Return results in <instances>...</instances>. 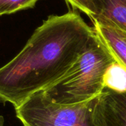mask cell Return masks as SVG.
<instances>
[{"label": "cell", "mask_w": 126, "mask_h": 126, "mask_svg": "<svg viewBox=\"0 0 126 126\" xmlns=\"http://www.w3.org/2000/svg\"><path fill=\"white\" fill-rule=\"evenodd\" d=\"M74 8L85 13L91 18L98 13L94 0H65Z\"/></svg>", "instance_id": "cell-9"}, {"label": "cell", "mask_w": 126, "mask_h": 126, "mask_svg": "<svg viewBox=\"0 0 126 126\" xmlns=\"http://www.w3.org/2000/svg\"><path fill=\"white\" fill-rule=\"evenodd\" d=\"M94 30L116 61L126 69V32L105 22L92 19Z\"/></svg>", "instance_id": "cell-5"}, {"label": "cell", "mask_w": 126, "mask_h": 126, "mask_svg": "<svg viewBox=\"0 0 126 126\" xmlns=\"http://www.w3.org/2000/svg\"><path fill=\"white\" fill-rule=\"evenodd\" d=\"M39 0H0V16L32 8Z\"/></svg>", "instance_id": "cell-8"}, {"label": "cell", "mask_w": 126, "mask_h": 126, "mask_svg": "<svg viewBox=\"0 0 126 126\" xmlns=\"http://www.w3.org/2000/svg\"><path fill=\"white\" fill-rule=\"evenodd\" d=\"M94 118L100 126H126V91L105 89L97 98Z\"/></svg>", "instance_id": "cell-4"}, {"label": "cell", "mask_w": 126, "mask_h": 126, "mask_svg": "<svg viewBox=\"0 0 126 126\" xmlns=\"http://www.w3.org/2000/svg\"><path fill=\"white\" fill-rule=\"evenodd\" d=\"M94 32L76 12L50 16L22 49L0 67V103L19 106L62 78Z\"/></svg>", "instance_id": "cell-1"}, {"label": "cell", "mask_w": 126, "mask_h": 126, "mask_svg": "<svg viewBox=\"0 0 126 126\" xmlns=\"http://www.w3.org/2000/svg\"><path fill=\"white\" fill-rule=\"evenodd\" d=\"M105 89L117 92L126 91V69L115 61L106 71L105 75Z\"/></svg>", "instance_id": "cell-7"}, {"label": "cell", "mask_w": 126, "mask_h": 126, "mask_svg": "<svg viewBox=\"0 0 126 126\" xmlns=\"http://www.w3.org/2000/svg\"><path fill=\"white\" fill-rule=\"evenodd\" d=\"M97 15L96 19L126 32V0H94Z\"/></svg>", "instance_id": "cell-6"}, {"label": "cell", "mask_w": 126, "mask_h": 126, "mask_svg": "<svg viewBox=\"0 0 126 126\" xmlns=\"http://www.w3.org/2000/svg\"><path fill=\"white\" fill-rule=\"evenodd\" d=\"M98 97L65 105L54 102L45 91H40L15 108L16 116L23 126H100L94 118Z\"/></svg>", "instance_id": "cell-3"}, {"label": "cell", "mask_w": 126, "mask_h": 126, "mask_svg": "<svg viewBox=\"0 0 126 126\" xmlns=\"http://www.w3.org/2000/svg\"><path fill=\"white\" fill-rule=\"evenodd\" d=\"M4 117L0 114V126H4Z\"/></svg>", "instance_id": "cell-10"}, {"label": "cell", "mask_w": 126, "mask_h": 126, "mask_svg": "<svg viewBox=\"0 0 126 126\" xmlns=\"http://www.w3.org/2000/svg\"><path fill=\"white\" fill-rule=\"evenodd\" d=\"M116 61L94 31L83 51L66 74L45 92L54 102L72 105L100 96L105 90V75Z\"/></svg>", "instance_id": "cell-2"}]
</instances>
